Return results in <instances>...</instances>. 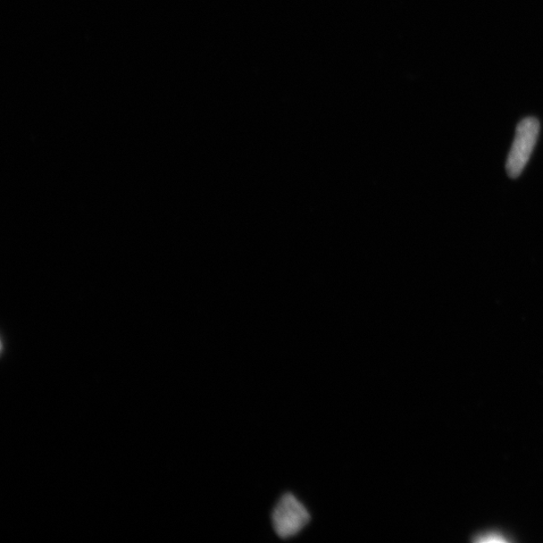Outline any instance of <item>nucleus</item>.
<instances>
[{
    "instance_id": "obj_1",
    "label": "nucleus",
    "mask_w": 543,
    "mask_h": 543,
    "mask_svg": "<svg viewBox=\"0 0 543 543\" xmlns=\"http://www.w3.org/2000/svg\"><path fill=\"white\" fill-rule=\"evenodd\" d=\"M311 521L306 506L292 493L281 496L272 512L273 529L282 539L298 536Z\"/></svg>"
},
{
    "instance_id": "obj_2",
    "label": "nucleus",
    "mask_w": 543,
    "mask_h": 543,
    "mask_svg": "<svg viewBox=\"0 0 543 543\" xmlns=\"http://www.w3.org/2000/svg\"><path fill=\"white\" fill-rule=\"evenodd\" d=\"M540 125L534 117H528L518 124L513 145L506 162V171L512 179L522 173L536 147Z\"/></svg>"
}]
</instances>
